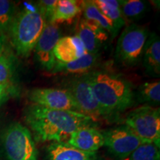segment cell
I'll list each match as a JSON object with an SVG mask.
<instances>
[{"mask_svg":"<svg viewBox=\"0 0 160 160\" xmlns=\"http://www.w3.org/2000/svg\"><path fill=\"white\" fill-rule=\"evenodd\" d=\"M24 119L39 142H62L76 130L91 126L93 119L83 113L46 108L31 104L24 111Z\"/></svg>","mask_w":160,"mask_h":160,"instance_id":"6da1fadb","label":"cell"},{"mask_svg":"<svg viewBox=\"0 0 160 160\" xmlns=\"http://www.w3.org/2000/svg\"><path fill=\"white\" fill-rule=\"evenodd\" d=\"M88 74L104 119L117 117L134 105L136 94L125 78L106 71H91Z\"/></svg>","mask_w":160,"mask_h":160,"instance_id":"7a4b0ae2","label":"cell"},{"mask_svg":"<svg viewBox=\"0 0 160 160\" xmlns=\"http://www.w3.org/2000/svg\"><path fill=\"white\" fill-rule=\"evenodd\" d=\"M46 24L37 3L26 2L16 13L8 34L18 56L28 58L31 55Z\"/></svg>","mask_w":160,"mask_h":160,"instance_id":"3957f363","label":"cell"},{"mask_svg":"<svg viewBox=\"0 0 160 160\" xmlns=\"http://www.w3.org/2000/svg\"><path fill=\"white\" fill-rule=\"evenodd\" d=\"M1 143L8 160H38V151L30 130L13 122L3 131Z\"/></svg>","mask_w":160,"mask_h":160,"instance_id":"277c9868","label":"cell"},{"mask_svg":"<svg viewBox=\"0 0 160 160\" xmlns=\"http://www.w3.org/2000/svg\"><path fill=\"white\" fill-rule=\"evenodd\" d=\"M130 128L143 143L160 147V111L159 108L142 105L132 110L125 117Z\"/></svg>","mask_w":160,"mask_h":160,"instance_id":"5b68a950","label":"cell"},{"mask_svg":"<svg viewBox=\"0 0 160 160\" xmlns=\"http://www.w3.org/2000/svg\"><path fill=\"white\" fill-rule=\"evenodd\" d=\"M149 36L148 29L137 24L126 25L117 40L115 57L125 65H135L141 61Z\"/></svg>","mask_w":160,"mask_h":160,"instance_id":"8992f818","label":"cell"},{"mask_svg":"<svg viewBox=\"0 0 160 160\" xmlns=\"http://www.w3.org/2000/svg\"><path fill=\"white\" fill-rule=\"evenodd\" d=\"M65 90L71 93L79 108L80 113L94 122L103 118L102 112L92 89L88 73L70 79L65 84Z\"/></svg>","mask_w":160,"mask_h":160,"instance_id":"52a82bcc","label":"cell"},{"mask_svg":"<svg viewBox=\"0 0 160 160\" xmlns=\"http://www.w3.org/2000/svg\"><path fill=\"white\" fill-rule=\"evenodd\" d=\"M104 146L111 154L119 159H126L143 144L142 140L127 125H121L102 132Z\"/></svg>","mask_w":160,"mask_h":160,"instance_id":"ba28073f","label":"cell"},{"mask_svg":"<svg viewBox=\"0 0 160 160\" xmlns=\"http://www.w3.org/2000/svg\"><path fill=\"white\" fill-rule=\"evenodd\" d=\"M28 98L31 104L46 108L80 113L73 97L67 90L64 88H33L28 91Z\"/></svg>","mask_w":160,"mask_h":160,"instance_id":"9c48e42d","label":"cell"},{"mask_svg":"<svg viewBox=\"0 0 160 160\" xmlns=\"http://www.w3.org/2000/svg\"><path fill=\"white\" fill-rule=\"evenodd\" d=\"M62 33L57 25L47 23L38 39L33 51L35 57L42 68L51 72L57 62L53 54L55 46L60 38Z\"/></svg>","mask_w":160,"mask_h":160,"instance_id":"30bf717a","label":"cell"},{"mask_svg":"<svg viewBox=\"0 0 160 160\" xmlns=\"http://www.w3.org/2000/svg\"><path fill=\"white\" fill-rule=\"evenodd\" d=\"M77 37L81 39L84 47L89 53H99L103 44L109 39V34L97 24L85 19L80 20Z\"/></svg>","mask_w":160,"mask_h":160,"instance_id":"8fae6325","label":"cell"},{"mask_svg":"<svg viewBox=\"0 0 160 160\" xmlns=\"http://www.w3.org/2000/svg\"><path fill=\"white\" fill-rule=\"evenodd\" d=\"M67 143L80 151L97 153L104 146V138L102 131L92 126H84L71 133Z\"/></svg>","mask_w":160,"mask_h":160,"instance_id":"7c38bea8","label":"cell"},{"mask_svg":"<svg viewBox=\"0 0 160 160\" xmlns=\"http://www.w3.org/2000/svg\"><path fill=\"white\" fill-rule=\"evenodd\" d=\"M87 53L81 39L75 36L62 37L55 46L53 54L57 61L67 63L79 59Z\"/></svg>","mask_w":160,"mask_h":160,"instance_id":"4fadbf2b","label":"cell"},{"mask_svg":"<svg viewBox=\"0 0 160 160\" xmlns=\"http://www.w3.org/2000/svg\"><path fill=\"white\" fill-rule=\"evenodd\" d=\"M48 160H102L97 153L75 148L65 142H53L47 148Z\"/></svg>","mask_w":160,"mask_h":160,"instance_id":"5bb4252c","label":"cell"},{"mask_svg":"<svg viewBox=\"0 0 160 160\" xmlns=\"http://www.w3.org/2000/svg\"><path fill=\"white\" fill-rule=\"evenodd\" d=\"M146 72L151 77L160 74V39L157 33H150L144 48L142 59Z\"/></svg>","mask_w":160,"mask_h":160,"instance_id":"9a60e30c","label":"cell"},{"mask_svg":"<svg viewBox=\"0 0 160 160\" xmlns=\"http://www.w3.org/2000/svg\"><path fill=\"white\" fill-rule=\"evenodd\" d=\"M99 57V53H85L79 59L71 62L63 63L57 61L52 70V73H65V74H85L89 73L94 67Z\"/></svg>","mask_w":160,"mask_h":160,"instance_id":"2e32d148","label":"cell"},{"mask_svg":"<svg viewBox=\"0 0 160 160\" xmlns=\"http://www.w3.org/2000/svg\"><path fill=\"white\" fill-rule=\"evenodd\" d=\"M82 11L83 12L84 19L88 21L97 24L102 28L111 36V38H114L119 33L113 26L111 20H109L105 15L99 11L93 1L87 0V1L80 2Z\"/></svg>","mask_w":160,"mask_h":160,"instance_id":"e0dca14e","label":"cell"},{"mask_svg":"<svg viewBox=\"0 0 160 160\" xmlns=\"http://www.w3.org/2000/svg\"><path fill=\"white\" fill-rule=\"evenodd\" d=\"M93 3L106 17L113 23L116 30L119 32L126 25V20L123 17L117 0H93Z\"/></svg>","mask_w":160,"mask_h":160,"instance_id":"ac0fdd59","label":"cell"},{"mask_svg":"<svg viewBox=\"0 0 160 160\" xmlns=\"http://www.w3.org/2000/svg\"><path fill=\"white\" fill-rule=\"evenodd\" d=\"M81 11L80 2L75 0H59L50 23L57 25L58 23L71 22Z\"/></svg>","mask_w":160,"mask_h":160,"instance_id":"d6986e66","label":"cell"},{"mask_svg":"<svg viewBox=\"0 0 160 160\" xmlns=\"http://www.w3.org/2000/svg\"><path fill=\"white\" fill-rule=\"evenodd\" d=\"M135 97L139 102L145 103V105L157 108L160 102L159 81L143 83L139 86L137 95H135Z\"/></svg>","mask_w":160,"mask_h":160,"instance_id":"ffe728a7","label":"cell"},{"mask_svg":"<svg viewBox=\"0 0 160 160\" xmlns=\"http://www.w3.org/2000/svg\"><path fill=\"white\" fill-rule=\"evenodd\" d=\"M14 71L15 65L13 56L6 51L0 57V84L8 88L15 93V86L13 85Z\"/></svg>","mask_w":160,"mask_h":160,"instance_id":"44dd1931","label":"cell"},{"mask_svg":"<svg viewBox=\"0 0 160 160\" xmlns=\"http://www.w3.org/2000/svg\"><path fill=\"white\" fill-rule=\"evenodd\" d=\"M119 7L123 17L127 21L143 17L148 10V3L142 0H121Z\"/></svg>","mask_w":160,"mask_h":160,"instance_id":"7402d4cb","label":"cell"},{"mask_svg":"<svg viewBox=\"0 0 160 160\" xmlns=\"http://www.w3.org/2000/svg\"><path fill=\"white\" fill-rule=\"evenodd\" d=\"M17 9L14 2L8 0H0V33L6 35L8 33Z\"/></svg>","mask_w":160,"mask_h":160,"instance_id":"603a6c76","label":"cell"},{"mask_svg":"<svg viewBox=\"0 0 160 160\" xmlns=\"http://www.w3.org/2000/svg\"><path fill=\"white\" fill-rule=\"evenodd\" d=\"M159 148L154 144L143 143L125 160H160Z\"/></svg>","mask_w":160,"mask_h":160,"instance_id":"cb8c5ba5","label":"cell"},{"mask_svg":"<svg viewBox=\"0 0 160 160\" xmlns=\"http://www.w3.org/2000/svg\"><path fill=\"white\" fill-rule=\"evenodd\" d=\"M58 0H42L37 2L40 11L45 17L47 23H50L57 8Z\"/></svg>","mask_w":160,"mask_h":160,"instance_id":"d4e9b609","label":"cell"},{"mask_svg":"<svg viewBox=\"0 0 160 160\" xmlns=\"http://www.w3.org/2000/svg\"><path fill=\"white\" fill-rule=\"evenodd\" d=\"M14 93L4 85L0 84V105H2L10 97L13 95Z\"/></svg>","mask_w":160,"mask_h":160,"instance_id":"484cf974","label":"cell"},{"mask_svg":"<svg viewBox=\"0 0 160 160\" xmlns=\"http://www.w3.org/2000/svg\"><path fill=\"white\" fill-rule=\"evenodd\" d=\"M7 51L5 46V36L0 33V57Z\"/></svg>","mask_w":160,"mask_h":160,"instance_id":"4316f807","label":"cell"}]
</instances>
